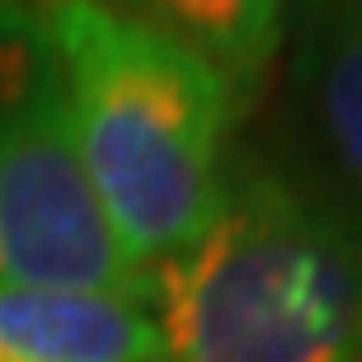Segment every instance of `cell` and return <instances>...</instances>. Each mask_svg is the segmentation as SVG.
I'll use <instances>...</instances> for the list:
<instances>
[{
	"instance_id": "6da1fadb",
	"label": "cell",
	"mask_w": 362,
	"mask_h": 362,
	"mask_svg": "<svg viewBox=\"0 0 362 362\" xmlns=\"http://www.w3.org/2000/svg\"><path fill=\"white\" fill-rule=\"evenodd\" d=\"M38 28L94 198L151 278L216 216L245 108L202 57L113 0H42Z\"/></svg>"
},
{
	"instance_id": "7a4b0ae2",
	"label": "cell",
	"mask_w": 362,
	"mask_h": 362,
	"mask_svg": "<svg viewBox=\"0 0 362 362\" xmlns=\"http://www.w3.org/2000/svg\"><path fill=\"white\" fill-rule=\"evenodd\" d=\"M151 315L165 362H362V202L235 160L207 230L151 273Z\"/></svg>"
},
{
	"instance_id": "3957f363",
	"label": "cell",
	"mask_w": 362,
	"mask_h": 362,
	"mask_svg": "<svg viewBox=\"0 0 362 362\" xmlns=\"http://www.w3.org/2000/svg\"><path fill=\"white\" fill-rule=\"evenodd\" d=\"M0 282L151 301L81 165L38 14L0 24Z\"/></svg>"
},
{
	"instance_id": "277c9868",
	"label": "cell",
	"mask_w": 362,
	"mask_h": 362,
	"mask_svg": "<svg viewBox=\"0 0 362 362\" xmlns=\"http://www.w3.org/2000/svg\"><path fill=\"white\" fill-rule=\"evenodd\" d=\"M0 358L10 362H165L151 301L0 282Z\"/></svg>"
},
{
	"instance_id": "5b68a950",
	"label": "cell",
	"mask_w": 362,
	"mask_h": 362,
	"mask_svg": "<svg viewBox=\"0 0 362 362\" xmlns=\"http://www.w3.org/2000/svg\"><path fill=\"white\" fill-rule=\"evenodd\" d=\"M132 19L175 38L230 85V94L255 104L269 85L287 42L292 0H113Z\"/></svg>"
},
{
	"instance_id": "8992f818",
	"label": "cell",
	"mask_w": 362,
	"mask_h": 362,
	"mask_svg": "<svg viewBox=\"0 0 362 362\" xmlns=\"http://www.w3.org/2000/svg\"><path fill=\"white\" fill-rule=\"evenodd\" d=\"M296 10L292 81L344 188L362 202V24L329 10Z\"/></svg>"
},
{
	"instance_id": "52a82bcc",
	"label": "cell",
	"mask_w": 362,
	"mask_h": 362,
	"mask_svg": "<svg viewBox=\"0 0 362 362\" xmlns=\"http://www.w3.org/2000/svg\"><path fill=\"white\" fill-rule=\"evenodd\" d=\"M301 10H329V14H344V19H358L362 24V0H292Z\"/></svg>"
},
{
	"instance_id": "ba28073f",
	"label": "cell",
	"mask_w": 362,
	"mask_h": 362,
	"mask_svg": "<svg viewBox=\"0 0 362 362\" xmlns=\"http://www.w3.org/2000/svg\"><path fill=\"white\" fill-rule=\"evenodd\" d=\"M42 0H0V24H10V19H24V14H38Z\"/></svg>"
},
{
	"instance_id": "9c48e42d",
	"label": "cell",
	"mask_w": 362,
	"mask_h": 362,
	"mask_svg": "<svg viewBox=\"0 0 362 362\" xmlns=\"http://www.w3.org/2000/svg\"><path fill=\"white\" fill-rule=\"evenodd\" d=\"M0 362H10V358H0Z\"/></svg>"
}]
</instances>
